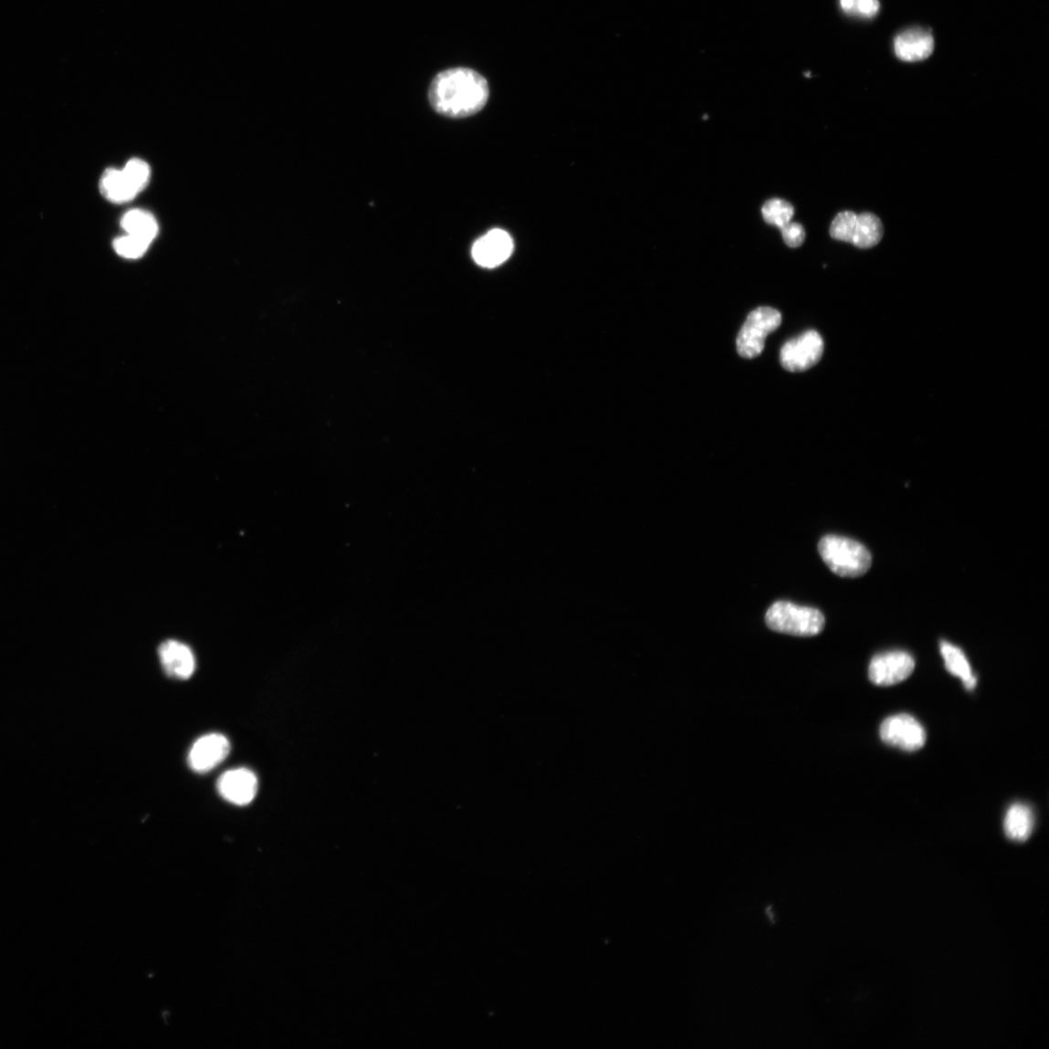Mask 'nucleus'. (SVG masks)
<instances>
[{
    "instance_id": "obj_12",
    "label": "nucleus",
    "mask_w": 1049,
    "mask_h": 1049,
    "mask_svg": "<svg viewBox=\"0 0 1049 1049\" xmlns=\"http://www.w3.org/2000/svg\"><path fill=\"white\" fill-rule=\"evenodd\" d=\"M159 657L165 674L186 680L195 670V658L192 649L180 642L170 640L159 647Z\"/></svg>"
},
{
    "instance_id": "obj_18",
    "label": "nucleus",
    "mask_w": 1049,
    "mask_h": 1049,
    "mask_svg": "<svg viewBox=\"0 0 1049 1049\" xmlns=\"http://www.w3.org/2000/svg\"><path fill=\"white\" fill-rule=\"evenodd\" d=\"M794 213V207L792 204L781 199L770 200L762 208L765 222L769 225L778 226L780 229L786 224L792 222Z\"/></svg>"
},
{
    "instance_id": "obj_22",
    "label": "nucleus",
    "mask_w": 1049,
    "mask_h": 1049,
    "mask_svg": "<svg viewBox=\"0 0 1049 1049\" xmlns=\"http://www.w3.org/2000/svg\"><path fill=\"white\" fill-rule=\"evenodd\" d=\"M840 5L850 16L866 19L876 16L880 9L879 0H840Z\"/></svg>"
},
{
    "instance_id": "obj_14",
    "label": "nucleus",
    "mask_w": 1049,
    "mask_h": 1049,
    "mask_svg": "<svg viewBox=\"0 0 1049 1049\" xmlns=\"http://www.w3.org/2000/svg\"><path fill=\"white\" fill-rule=\"evenodd\" d=\"M940 652L945 660L947 670L954 677H960L967 689H974L977 686V677L972 674L964 652L960 647L947 642H941Z\"/></svg>"
},
{
    "instance_id": "obj_19",
    "label": "nucleus",
    "mask_w": 1049,
    "mask_h": 1049,
    "mask_svg": "<svg viewBox=\"0 0 1049 1049\" xmlns=\"http://www.w3.org/2000/svg\"><path fill=\"white\" fill-rule=\"evenodd\" d=\"M151 243L152 242L143 238L127 235L116 238L113 242V247L116 253L121 257L139 258L147 252Z\"/></svg>"
},
{
    "instance_id": "obj_21",
    "label": "nucleus",
    "mask_w": 1049,
    "mask_h": 1049,
    "mask_svg": "<svg viewBox=\"0 0 1049 1049\" xmlns=\"http://www.w3.org/2000/svg\"><path fill=\"white\" fill-rule=\"evenodd\" d=\"M123 172L132 186L139 193L142 192L148 186L151 178V169L145 161L133 158L126 163Z\"/></svg>"
},
{
    "instance_id": "obj_6",
    "label": "nucleus",
    "mask_w": 1049,
    "mask_h": 1049,
    "mask_svg": "<svg viewBox=\"0 0 1049 1049\" xmlns=\"http://www.w3.org/2000/svg\"><path fill=\"white\" fill-rule=\"evenodd\" d=\"M880 738L889 746L906 751H917L926 742L923 726L908 714H897L880 726Z\"/></svg>"
},
{
    "instance_id": "obj_11",
    "label": "nucleus",
    "mask_w": 1049,
    "mask_h": 1049,
    "mask_svg": "<svg viewBox=\"0 0 1049 1049\" xmlns=\"http://www.w3.org/2000/svg\"><path fill=\"white\" fill-rule=\"evenodd\" d=\"M935 47L934 37L922 27L905 30L894 41V51L903 62L916 63L928 58Z\"/></svg>"
},
{
    "instance_id": "obj_10",
    "label": "nucleus",
    "mask_w": 1049,
    "mask_h": 1049,
    "mask_svg": "<svg viewBox=\"0 0 1049 1049\" xmlns=\"http://www.w3.org/2000/svg\"><path fill=\"white\" fill-rule=\"evenodd\" d=\"M217 788L223 799L239 807H245L252 802L257 795V778L248 769H235L221 775Z\"/></svg>"
},
{
    "instance_id": "obj_5",
    "label": "nucleus",
    "mask_w": 1049,
    "mask_h": 1049,
    "mask_svg": "<svg viewBox=\"0 0 1049 1049\" xmlns=\"http://www.w3.org/2000/svg\"><path fill=\"white\" fill-rule=\"evenodd\" d=\"M823 352V339L816 330H807L782 346L781 363L790 372H802L815 366Z\"/></svg>"
},
{
    "instance_id": "obj_7",
    "label": "nucleus",
    "mask_w": 1049,
    "mask_h": 1049,
    "mask_svg": "<svg viewBox=\"0 0 1049 1049\" xmlns=\"http://www.w3.org/2000/svg\"><path fill=\"white\" fill-rule=\"evenodd\" d=\"M915 659L905 651L878 654L869 667V677L878 687L895 686L906 680L914 672Z\"/></svg>"
},
{
    "instance_id": "obj_17",
    "label": "nucleus",
    "mask_w": 1049,
    "mask_h": 1049,
    "mask_svg": "<svg viewBox=\"0 0 1049 1049\" xmlns=\"http://www.w3.org/2000/svg\"><path fill=\"white\" fill-rule=\"evenodd\" d=\"M884 236V226L880 219L872 213H863L857 215L854 246L861 249H868L878 245Z\"/></svg>"
},
{
    "instance_id": "obj_13",
    "label": "nucleus",
    "mask_w": 1049,
    "mask_h": 1049,
    "mask_svg": "<svg viewBox=\"0 0 1049 1049\" xmlns=\"http://www.w3.org/2000/svg\"><path fill=\"white\" fill-rule=\"evenodd\" d=\"M101 194L114 204L132 201L140 193L132 186L123 170L110 169L100 179Z\"/></svg>"
},
{
    "instance_id": "obj_16",
    "label": "nucleus",
    "mask_w": 1049,
    "mask_h": 1049,
    "mask_svg": "<svg viewBox=\"0 0 1049 1049\" xmlns=\"http://www.w3.org/2000/svg\"><path fill=\"white\" fill-rule=\"evenodd\" d=\"M1033 828V814L1026 804L1015 803L1009 809L1005 818V832L1011 840L1026 841Z\"/></svg>"
},
{
    "instance_id": "obj_1",
    "label": "nucleus",
    "mask_w": 1049,
    "mask_h": 1049,
    "mask_svg": "<svg viewBox=\"0 0 1049 1049\" xmlns=\"http://www.w3.org/2000/svg\"><path fill=\"white\" fill-rule=\"evenodd\" d=\"M490 96L489 84L477 71L455 68L438 73L429 89L433 110L449 118H466L480 112Z\"/></svg>"
},
{
    "instance_id": "obj_2",
    "label": "nucleus",
    "mask_w": 1049,
    "mask_h": 1049,
    "mask_svg": "<svg viewBox=\"0 0 1049 1049\" xmlns=\"http://www.w3.org/2000/svg\"><path fill=\"white\" fill-rule=\"evenodd\" d=\"M818 552L834 574L847 579L864 575L872 566L870 551L860 542L848 538L826 536L819 541Z\"/></svg>"
},
{
    "instance_id": "obj_23",
    "label": "nucleus",
    "mask_w": 1049,
    "mask_h": 1049,
    "mask_svg": "<svg viewBox=\"0 0 1049 1049\" xmlns=\"http://www.w3.org/2000/svg\"><path fill=\"white\" fill-rule=\"evenodd\" d=\"M784 242L789 247L798 248L802 246L805 239V231L802 225L790 222L781 227Z\"/></svg>"
},
{
    "instance_id": "obj_9",
    "label": "nucleus",
    "mask_w": 1049,
    "mask_h": 1049,
    "mask_svg": "<svg viewBox=\"0 0 1049 1049\" xmlns=\"http://www.w3.org/2000/svg\"><path fill=\"white\" fill-rule=\"evenodd\" d=\"M513 249L514 243L509 234L494 229L475 242L471 256L478 266L495 268L509 260Z\"/></svg>"
},
{
    "instance_id": "obj_3",
    "label": "nucleus",
    "mask_w": 1049,
    "mask_h": 1049,
    "mask_svg": "<svg viewBox=\"0 0 1049 1049\" xmlns=\"http://www.w3.org/2000/svg\"><path fill=\"white\" fill-rule=\"evenodd\" d=\"M765 621L773 632L802 637L817 635L825 627V617L816 608L784 601L769 608Z\"/></svg>"
},
{
    "instance_id": "obj_4",
    "label": "nucleus",
    "mask_w": 1049,
    "mask_h": 1049,
    "mask_svg": "<svg viewBox=\"0 0 1049 1049\" xmlns=\"http://www.w3.org/2000/svg\"><path fill=\"white\" fill-rule=\"evenodd\" d=\"M782 322V313L771 308H759L750 312L739 332L738 353L746 359L758 357L763 352L769 334L778 330Z\"/></svg>"
},
{
    "instance_id": "obj_20",
    "label": "nucleus",
    "mask_w": 1049,
    "mask_h": 1049,
    "mask_svg": "<svg viewBox=\"0 0 1049 1049\" xmlns=\"http://www.w3.org/2000/svg\"><path fill=\"white\" fill-rule=\"evenodd\" d=\"M857 215L853 211L839 213L832 222L830 235L835 240L851 243L854 238Z\"/></svg>"
},
{
    "instance_id": "obj_15",
    "label": "nucleus",
    "mask_w": 1049,
    "mask_h": 1049,
    "mask_svg": "<svg viewBox=\"0 0 1049 1049\" xmlns=\"http://www.w3.org/2000/svg\"><path fill=\"white\" fill-rule=\"evenodd\" d=\"M121 226L127 235L153 242L159 233V225L153 215L141 209L131 210L121 218Z\"/></svg>"
},
{
    "instance_id": "obj_8",
    "label": "nucleus",
    "mask_w": 1049,
    "mask_h": 1049,
    "mask_svg": "<svg viewBox=\"0 0 1049 1049\" xmlns=\"http://www.w3.org/2000/svg\"><path fill=\"white\" fill-rule=\"evenodd\" d=\"M231 751V743L221 734H209L197 740L192 747L188 763L199 773H205L221 764Z\"/></svg>"
}]
</instances>
